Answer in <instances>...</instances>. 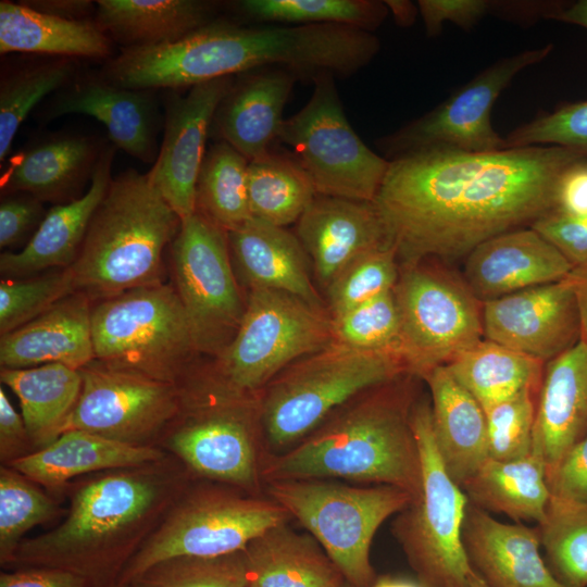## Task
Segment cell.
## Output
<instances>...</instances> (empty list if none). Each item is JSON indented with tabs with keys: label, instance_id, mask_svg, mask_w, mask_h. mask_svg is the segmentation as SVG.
Returning <instances> with one entry per match:
<instances>
[{
	"label": "cell",
	"instance_id": "45",
	"mask_svg": "<svg viewBox=\"0 0 587 587\" xmlns=\"http://www.w3.org/2000/svg\"><path fill=\"white\" fill-rule=\"evenodd\" d=\"M129 587H247L241 551L216 558L177 557L132 578Z\"/></svg>",
	"mask_w": 587,
	"mask_h": 587
},
{
	"label": "cell",
	"instance_id": "32",
	"mask_svg": "<svg viewBox=\"0 0 587 587\" xmlns=\"http://www.w3.org/2000/svg\"><path fill=\"white\" fill-rule=\"evenodd\" d=\"M96 4V22L125 48L174 42L217 20L213 1L100 0Z\"/></svg>",
	"mask_w": 587,
	"mask_h": 587
},
{
	"label": "cell",
	"instance_id": "56",
	"mask_svg": "<svg viewBox=\"0 0 587 587\" xmlns=\"http://www.w3.org/2000/svg\"><path fill=\"white\" fill-rule=\"evenodd\" d=\"M27 7L66 20H89L97 11L96 2L88 0H37L23 1Z\"/></svg>",
	"mask_w": 587,
	"mask_h": 587
},
{
	"label": "cell",
	"instance_id": "37",
	"mask_svg": "<svg viewBox=\"0 0 587 587\" xmlns=\"http://www.w3.org/2000/svg\"><path fill=\"white\" fill-rule=\"evenodd\" d=\"M247 187L251 217L278 227L298 222L317 195L292 154L274 149L249 162Z\"/></svg>",
	"mask_w": 587,
	"mask_h": 587
},
{
	"label": "cell",
	"instance_id": "34",
	"mask_svg": "<svg viewBox=\"0 0 587 587\" xmlns=\"http://www.w3.org/2000/svg\"><path fill=\"white\" fill-rule=\"evenodd\" d=\"M0 379L18 398L34 451L54 441L78 400L79 370L60 363L1 369Z\"/></svg>",
	"mask_w": 587,
	"mask_h": 587
},
{
	"label": "cell",
	"instance_id": "5",
	"mask_svg": "<svg viewBox=\"0 0 587 587\" xmlns=\"http://www.w3.org/2000/svg\"><path fill=\"white\" fill-rule=\"evenodd\" d=\"M404 371L398 355L333 340L267 384L261 404L265 435L274 447L303 439L336 408Z\"/></svg>",
	"mask_w": 587,
	"mask_h": 587
},
{
	"label": "cell",
	"instance_id": "50",
	"mask_svg": "<svg viewBox=\"0 0 587 587\" xmlns=\"http://www.w3.org/2000/svg\"><path fill=\"white\" fill-rule=\"evenodd\" d=\"M530 227L551 242L573 270L587 268V217H572L553 211Z\"/></svg>",
	"mask_w": 587,
	"mask_h": 587
},
{
	"label": "cell",
	"instance_id": "16",
	"mask_svg": "<svg viewBox=\"0 0 587 587\" xmlns=\"http://www.w3.org/2000/svg\"><path fill=\"white\" fill-rule=\"evenodd\" d=\"M551 51L552 45H546L499 60L438 107L382 138L378 145L391 160L426 149H505V139L491 125V109L522 70L542 61Z\"/></svg>",
	"mask_w": 587,
	"mask_h": 587
},
{
	"label": "cell",
	"instance_id": "43",
	"mask_svg": "<svg viewBox=\"0 0 587 587\" xmlns=\"http://www.w3.org/2000/svg\"><path fill=\"white\" fill-rule=\"evenodd\" d=\"M330 319L335 341L401 359V323L394 290Z\"/></svg>",
	"mask_w": 587,
	"mask_h": 587
},
{
	"label": "cell",
	"instance_id": "60",
	"mask_svg": "<svg viewBox=\"0 0 587 587\" xmlns=\"http://www.w3.org/2000/svg\"><path fill=\"white\" fill-rule=\"evenodd\" d=\"M370 587H424L419 580L384 575L375 578Z\"/></svg>",
	"mask_w": 587,
	"mask_h": 587
},
{
	"label": "cell",
	"instance_id": "40",
	"mask_svg": "<svg viewBox=\"0 0 587 587\" xmlns=\"http://www.w3.org/2000/svg\"><path fill=\"white\" fill-rule=\"evenodd\" d=\"M237 11L255 22L286 25L344 24L372 32L388 8L375 0H241Z\"/></svg>",
	"mask_w": 587,
	"mask_h": 587
},
{
	"label": "cell",
	"instance_id": "57",
	"mask_svg": "<svg viewBox=\"0 0 587 587\" xmlns=\"http://www.w3.org/2000/svg\"><path fill=\"white\" fill-rule=\"evenodd\" d=\"M570 277L574 284L580 319V340L587 344V268L573 270Z\"/></svg>",
	"mask_w": 587,
	"mask_h": 587
},
{
	"label": "cell",
	"instance_id": "10",
	"mask_svg": "<svg viewBox=\"0 0 587 587\" xmlns=\"http://www.w3.org/2000/svg\"><path fill=\"white\" fill-rule=\"evenodd\" d=\"M191 483L125 566L117 584L126 585L149 566L171 558H216L240 552L289 514L273 500L243 496L217 486Z\"/></svg>",
	"mask_w": 587,
	"mask_h": 587
},
{
	"label": "cell",
	"instance_id": "42",
	"mask_svg": "<svg viewBox=\"0 0 587 587\" xmlns=\"http://www.w3.org/2000/svg\"><path fill=\"white\" fill-rule=\"evenodd\" d=\"M538 528L553 576L566 587H587V503L551 496Z\"/></svg>",
	"mask_w": 587,
	"mask_h": 587
},
{
	"label": "cell",
	"instance_id": "28",
	"mask_svg": "<svg viewBox=\"0 0 587 587\" xmlns=\"http://www.w3.org/2000/svg\"><path fill=\"white\" fill-rule=\"evenodd\" d=\"M168 453L158 447H136L89 432H63L47 447L10 466L60 499L67 484L95 473L159 461Z\"/></svg>",
	"mask_w": 587,
	"mask_h": 587
},
{
	"label": "cell",
	"instance_id": "53",
	"mask_svg": "<svg viewBox=\"0 0 587 587\" xmlns=\"http://www.w3.org/2000/svg\"><path fill=\"white\" fill-rule=\"evenodd\" d=\"M34 452V448L24 423L9 401L3 388H0V462L10 465Z\"/></svg>",
	"mask_w": 587,
	"mask_h": 587
},
{
	"label": "cell",
	"instance_id": "3",
	"mask_svg": "<svg viewBox=\"0 0 587 587\" xmlns=\"http://www.w3.org/2000/svg\"><path fill=\"white\" fill-rule=\"evenodd\" d=\"M387 384L321 424L289 451L267 460L263 477L342 478L394 486L415 497L421 458L411 424L413 403L405 391L385 388Z\"/></svg>",
	"mask_w": 587,
	"mask_h": 587
},
{
	"label": "cell",
	"instance_id": "7",
	"mask_svg": "<svg viewBox=\"0 0 587 587\" xmlns=\"http://www.w3.org/2000/svg\"><path fill=\"white\" fill-rule=\"evenodd\" d=\"M411 424L421 458V487L399 512L394 532L424 587H469L475 571L462 540L469 507L435 442L428 400L413 403Z\"/></svg>",
	"mask_w": 587,
	"mask_h": 587
},
{
	"label": "cell",
	"instance_id": "4",
	"mask_svg": "<svg viewBox=\"0 0 587 587\" xmlns=\"http://www.w3.org/2000/svg\"><path fill=\"white\" fill-rule=\"evenodd\" d=\"M182 221L149 179L133 168L112 178L76 260V291L97 302L164 283L163 252Z\"/></svg>",
	"mask_w": 587,
	"mask_h": 587
},
{
	"label": "cell",
	"instance_id": "8",
	"mask_svg": "<svg viewBox=\"0 0 587 587\" xmlns=\"http://www.w3.org/2000/svg\"><path fill=\"white\" fill-rule=\"evenodd\" d=\"M267 492L307 528L345 582L355 587H370L376 578L370 550L377 529L412 500L394 486L354 487L325 479L271 480Z\"/></svg>",
	"mask_w": 587,
	"mask_h": 587
},
{
	"label": "cell",
	"instance_id": "63",
	"mask_svg": "<svg viewBox=\"0 0 587 587\" xmlns=\"http://www.w3.org/2000/svg\"><path fill=\"white\" fill-rule=\"evenodd\" d=\"M111 587H129V586H128L127 584H126V585H123V584H117V583H116L115 585H113V586H111Z\"/></svg>",
	"mask_w": 587,
	"mask_h": 587
},
{
	"label": "cell",
	"instance_id": "22",
	"mask_svg": "<svg viewBox=\"0 0 587 587\" xmlns=\"http://www.w3.org/2000/svg\"><path fill=\"white\" fill-rule=\"evenodd\" d=\"M86 114L107 128L114 147L145 163L158 157V110L152 90L114 85L101 76L73 82L63 88L45 115Z\"/></svg>",
	"mask_w": 587,
	"mask_h": 587
},
{
	"label": "cell",
	"instance_id": "6",
	"mask_svg": "<svg viewBox=\"0 0 587 587\" xmlns=\"http://www.w3.org/2000/svg\"><path fill=\"white\" fill-rule=\"evenodd\" d=\"M91 333L95 360L177 385L198 352L183 303L167 283L93 302Z\"/></svg>",
	"mask_w": 587,
	"mask_h": 587
},
{
	"label": "cell",
	"instance_id": "51",
	"mask_svg": "<svg viewBox=\"0 0 587 587\" xmlns=\"http://www.w3.org/2000/svg\"><path fill=\"white\" fill-rule=\"evenodd\" d=\"M416 5L429 36L437 35L447 21L471 28L495 8L486 0H419Z\"/></svg>",
	"mask_w": 587,
	"mask_h": 587
},
{
	"label": "cell",
	"instance_id": "30",
	"mask_svg": "<svg viewBox=\"0 0 587 587\" xmlns=\"http://www.w3.org/2000/svg\"><path fill=\"white\" fill-rule=\"evenodd\" d=\"M227 237L230 258L249 289L284 291L323 308L310 278V259L297 235L251 217Z\"/></svg>",
	"mask_w": 587,
	"mask_h": 587
},
{
	"label": "cell",
	"instance_id": "12",
	"mask_svg": "<svg viewBox=\"0 0 587 587\" xmlns=\"http://www.w3.org/2000/svg\"><path fill=\"white\" fill-rule=\"evenodd\" d=\"M335 78L325 74L313 82L309 101L285 118L278 139L290 148L319 195L373 202L390 161L353 130Z\"/></svg>",
	"mask_w": 587,
	"mask_h": 587
},
{
	"label": "cell",
	"instance_id": "59",
	"mask_svg": "<svg viewBox=\"0 0 587 587\" xmlns=\"http://www.w3.org/2000/svg\"><path fill=\"white\" fill-rule=\"evenodd\" d=\"M391 10L396 21L401 25H409L414 21L416 10L409 1H384Z\"/></svg>",
	"mask_w": 587,
	"mask_h": 587
},
{
	"label": "cell",
	"instance_id": "48",
	"mask_svg": "<svg viewBox=\"0 0 587 587\" xmlns=\"http://www.w3.org/2000/svg\"><path fill=\"white\" fill-rule=\"evenodd\" d=\"M538 145L587 151V100L563 104L551 113L519 126L505 138V148Z\"/></svg>",
	"mask_w": 587,
	"mask_h": 587
},
{
	"label": "cell",
	"instance_id": "17",
	"mask_svg": "<svg viewBox=\"0 0 587 587\" xmlns=\"http://www.w3.org/2000/svg\"><path fill=\"white\" fill-rule=\"evenodd\" d=\"M482 316L485 339L545 364L580 340L579 310L570 275L487 300Z\"/></svg>",
	"mask_w": 587,
	"mask_h": 587
},
{
	"label": "cell",
	"instance_id": "25",
	"mask_svg": "<svg viewBox=\"0 0 587 587\" xmlns=\"http://www.w3.org/2000/svg\"><path fill=\"white\" fill-rule=\"evenodd\" d=\"M114 151L113 145L103 148L90 185L80 197L52 207L21 250L1 254L0 271L5 278L33 276L74 263L90 221L112 180Z\"/></svg>",
	"mask_w": 587,
	"mask_h": 587
},
{
	"label": "cell",
	"instance_id": "33",
	"mask_svg": "<svg viewBox=\"0 0 587 587\" xmlns=\"http://www.w3.org/2000/svg\"><path fill=\"white\" fill-rule=\"evenodd\" d=\"M27 52L58 58H108L110 37L96 21L66 20L26 4L0 2V53Z\"/></svg>",
	"mask_w": 587,
	"mask_h": 587
},
{
	"label": "cell",
	"instance_id": "26",
	"mask_svg": "<svg viewBox=\"0 0 587 587\" xmlns=\"http://www.w3.org/2000/svg\"><path fill=\"white\" fill-rule=\"evenodd\" d=\"M92 302L76 291L0 338L1 369L60 363L80 370L95 360Z\"/></svg>",
	"mask_w": 587,
	"mask_h": 587
},
{
	"label": "cell",
	"instance_id": "20",
	"mask_svg": "<svg viewBox=\"0 0 587 587\" xmlns=\"http://www.w3.org/2000/svg\"><path fill=\"white\" fill-rule=\"evenodd\" d=\"M296 235L325 287L361 254L391 245L373 202L319 193L297 222Z\"/></svg>",
	"mask_w": 587,
	"mask_h": 587
},
{
	"label": "cell",
	"instance_id": "23",
	"mask_svg": "<svg viewBox=\"0 0 587 587\" xmlns=\"http://www.w3.org/2000/svg\"><path fill=\"white\" fill-rule=\"evenodd\" d=\"M298 79L282 67L238 75L213 120L220 139L249 162L267 154L279 137L284 108Z\"/></svg>",
	"mask_w": 587,
	"mask_h": 587
},
{
	"label": "cell",
	"instance_id": "54",
	"mask_svg": "<svg viewBox=\"0 0 587 587\" xmlns=\"http://www.w3.org/2000/svg\"><path fill=\"white\" fill-rule=\"evenodd\" d=\"M554 212L587 217V158L571 164L560 176L554 196Z\"/></svg>",
	"mask_w": 587,
	"mask_h": 587
},
{
	"label": "cell",
	"instance_id": "15",
	"mask_svg": "<svg viewBox=\"0 0 587 587\" xmlns=\"http://www.w3.org/2000/svg\"><path fill=\"white\" fill-rule=\"evenodd\" d=\"M82 389L63 432L79 429L136 447H157L182 403V386L97 360L79 370Z\"/></svg>",
	"mask_w": 587,
	"mask_h": 587
},
{
	"label": "cell",
	"instance_id": "24",
	"mask_svg": "<svg viewBox=\"0 0 587 587\" xmlns=\"http://www.w3.org/2000/svg\"><path fill=\"white\" fill-rule=\"evenodd\" d=\"M587 436V344L547 362L536 400L533 450L546 474Z\"/></svg>",
	"mask_w": 587,
	"mask_h": 587
},
{
	"label": "cell",
	"instance_id": "19",
	"mask_svg": "<svg viewBox=\"0 0 587 587\" xmlns=\"http://www.w3.org/2000/svg\"><path fill=\"white\" fill-rule=\"evenodd\" d=\"M564 255L539 233L523 227L492 237L464 260L463 279L482 302L566 278Z\"/></svg>",
	"mask_w": 587,
	"mask_h": 587
},
{
	"label": "cell",
	"instance_id": "2",
	"mask_svg": "<svg viewBox=\"0 0 587 587\" xmlns=\"http://www.w3.org/2000/svg\"><path fill=\"white\" fill-rule=\"evenodd\" d=\"M192 478L171 454L79 477L63 491L68 498L63 520L25 538L4 570L54 567L92 587H111Z\"/></svg>",
	"mask_w": 587,
	"mask_h": 587
},
{
	"label": "cell",
	"instance_id": "46",
	"mask_svg": "<svg viewBox=\"0 0 587 587\" xmlns=\"http://www.w3.org/2000/svg\"><path fill=\"white\" fill-rule=\"evenodd\" d=\"M76 292L70 267L42 275L0 282V335L38 317L63 298Z\"/></svg>",
	"mask_w": 587,
	"mask_h": 587
},
{
	"label": "cell",
	"instance_id": "31",
	"mask_svg": "<svg viewBox=\"0 0 587 587\" xmlns=\"http://www.w3.org/2000/svg\"><path fill=\"white\" fill-rule=\"evenodd\" d=\"M241 554L247 587H340L345 582L320 544L286 522L252 539Z\"/></svg>",
	"mask_w": 587,
	"mask_h": 587
},
{
	"label": "cell",
	"instance_id": "52",
	"mask_svg": "<svg viewBox=\"0 0 587 587\" xmlns=\"http://www.w3.org/2000/svg\"><path fill=\"white\" fill-rule=\"evenodd\" d=\"M546 475L552 497L587 503V436Z\"/></svg>",
	"mask_w": 587,
	"mask_h": 587
},
{
	"label": "cell",
	"instance_id": "35",
	"mask_svg": "<svg viewBox=\"0 0 587 587\" xmlns=\"http://www.w3.org/2000/svg\"><path fill=\"white\" fill-rule=\"evenodd\" d=\"M462 489L472 504L487 512L538 525L551 498L546 465L534 452L512 461L489 458Z\"/></svg>",
	"mask_w": 587,
	"mask_h": 587
},
{
	"label": "cell",
	"instance_id": "18",
	"mask_svg": "<svg viewBox=\"0 0 587 587\" xmlns=\"http://www.w3.org/2000/svg\"><path fill=\"white\" fill-rule=\"evenodd\" d=\"M234 80L235 76H225L192 86L185 96L168 97L163 140L147 174L182 222L196 212V187L207 138Z\"/></svg>",
	"mask_w": 587,
	"mask_h": 587
},
{
	"label": "cell",
	"instance_id": "29",
	"mask_svg": "<svg viewBox=\"0 0 587 587\" xmlns=\"http://www.w3.org/2000/svg\"><path fill=\"white\" fill-rule=\"evenodd\" d=\"M103 149L90 136L58 134L23 149L1 176L2 195L27 192L45 201H71L91 180Z\"/></svg>",
	"mask_w": 587,
	"mask_h": 587
},
{
	"label": "cell",
	"instance_id": "38",
	"mask_svg": "<svg viewBox=\"0 0 587 587\" xmlns=\"http://www.w3.org/2000/svg\"><path fill=\"white\" fill-rule=\"evenodd\" d=\"M249 161L220 140L207 151L196 187V211L232 232L251 218L248 200Z\"/></svg>",
	"mask_w": 587,
	"mask_h": 587
},
{
	"label": "cell",
	"instance_id": "61",
	"mask_svg": "<svg viewBox=\"0 0 587 587\" xmlns=\"http://www.w3.org/2000/svg\"><path fill=\"white\" fill-rule=\"evenodd\" d=\"M469 587H489L483 578L475 572L473 577L471 578L470 586Z\"/></svg>",
	"mask_w": 587,
	"mask_h": 587
},
{
	"label": "cell",
	"instance_id": "44",
	"mask_svg": "<svg viewBox=\"0 0 587 587\" xmlns=\"http://www.w3.org/2000/svg\"><path fill=\"white\" fill-rule=\"evenodd\" d=\"M400 274L396 248L365 252L345 266L326 287L330 316L394 290Z\"/></svg>",
	"mask_w": 587,
	"mask_h": 587
},
{
	"label": "cell",
	"instance_id": "62",
	"mask_svg": "<svg viewBox=\"0 0 587 587\" xmlns=\"http://www.w3.org/2000/svg\"><path fill=\"white\" fill-rule=\"evenodd\" d=\"M340 587H355L347 582H344Z\"/></svg>",
	"mask_w": 587,
	"mask_h": 587
},
{
	"label": "cell",
	"instance_id": "11",
	"mask_svg": "<svg viewBox=\"0 0 587 587\" xmlns=\"http://www.w3.org/2000/svg\"><path fill=\"white\" fill-rule=\"evenodd\" d=\"M179 412L158 448L179 460L192 476L242 490L259 476L249 419V398L227 394L207 376L182 384Z\"/></svg>",
	"mask_w": 587,
	"mask_h": 587
},
{
	"label": "cell",
	"instance_id": "13",
	"mask_svg": "<svg viewBox=\"0 0 587 587\" xmlns=\"http://www.w3.org/2000/svg\"><path fill=\"white\" fill-rule=\"evenodd\" d=\"M394 288L401 323V359L423 377L484 338L482 305L463 278L442 268L403 264Z\"/></svg>",
	"mask_w": 587,
	"mask_h": 587
},
{
	"label": "cell",
	"instance_id": "14",
	"mask_svg": "<svg viewBox=\"0 0 587 587\" xmlns=\"http://www.w3.org/2000/svg\"><path fill=\"white\" fill-rule=\"evenodd\" d=\"M174 287L198 352L216 354L235 336L242 302L232 268L227 232L196 211L171 243Z\"/></svg>",
	"mask_w": 587,
	"mask_h": 587
},
{
	"label": "cell",
	"instance_id": "58",
	"mask_svg": "<svg viewBox=\"0 0 587 587\" xmlns=\"http://www.w3.org/2000/svg\"><path fill=\"white\" fill-rule=\"evenodd\" d=\"M548 18L577 25L587 29V0H578L571 4H560Z\"/></svg>",
	"mask_w": 587,
	"mask_h": 587
},
{
	"label": "cell",
	"instance_id": "1",
	"mask_svg": "<svg viewBox=\"0 0 587 587\" xmlns=\"http://www.w3.org/2000/svg\"><path fill=\"white\" fill-rule=\"evenodd\" d=\"M585 158L561 146L420 150L389 160L373 203L403 264L465 258L553 212L560 176Z\"/></svg>",
	"mask_w": 587,
	"mask_h": 587
},
{
	"label": "cell",
	"instance_id": "9",
	"mask_svg": "<svg viewBox=\"0 0 587 587\" xmlns=\"http://www.w3.org/2000/svg\"><path fill=\"white\" fill-rule=\"evenodd\" d=\"M333 340L323 308L284 291L250 289L239 327L207 376L227 394L249 398L291 362Z\"/></svg>",
	"mask_w": 587,
	"mask_h": 587
},
{
	"label": "cell",
	"instance_id": "47",
	"mask_svg": "<svg viewBox=\"0 0 587 587\" xmlns=\"http://www.w3.org/2000/svg\"><path fill=\"white\" fill-rule=\"evenodd\" d=\"M537 396L524 391L485 409L490 459L512 461L532 453Z\"/></svg>",
	"mask_w": 587,
	"mask_h": 587
},
{
	"label": "cell",
	"instance_id": "27",
	"mask_svg": "<svg viewBox=\"0 0 587 587\" xmlns=\"http://www.w3.org/2000/svg\"><path fill=\"white\" fill-rule=\"evenodd\" d=\"M422 378L430 392L438 453L450 477L462 488L489 459L485 410L447 365L432 369Z\"/></svg>",
	"mask_w": 587,
	"mask_h": 587
},
{
	"label": "cell",
	"instance_id": "41",
	"mask_svg": "<svg viewBox=\"0 0 587 587\" xmlns=\"http://www.w3.org/2000/svg\"><path fill=\"white\" fill-rule=\"evenodd\" d=\"M61 501L18 471L0 466V565L7 569L38 525L65 515Z\"/></svg>",
	"mask_w": 587,
	"mask_h": 587
},
{
	"label": "cell",
	"instance_id": "49",
	"mask_svg": "<svg viewBox=\"0 0 587 587\" xmlns=\"http://www.w3.org/2000/svg\"><path fill=\"white\" fill-rule=\"evenodd\" d=\"M47 212L43 202L27 192L2 195L0 203V247L8 249L30 240Z\"/></svg>",
	"mask_w": 587,
	"mask_h": 587
},
{
	"label": "cell",
	"instance_id": "55",
	"mask_svg": "<svg viewBox=\"0 0 587 587\" xmlns=\"http://www.w3.org/2000/svg\"><path fill=\"white\" fill-rule=\"evenodd\" d=\"M0 587H92L84 577L54 567L30 566L4 570Z\"/></svg>",
	"mask_w": 587,
	"mask_h": 587
},
{
	"label": "cell",
	"instance_id": "21",
	"mask_svg": "<svg viewBox=\"0 0 587 587\" xmlns=\"http://www.w3.org/2000/svg\"><path fill=\"white\" fill-rule=\"evenodd\" d=\"M462 540L471 566L489 587H566L540 554L538 527L499 522L470 502Z\"/></svg>",
	"mask_w": 587,
	"mask_h": 587
},
{
	"label": "cell",
	"instance_id": "39",
	"mask_svg": "<svg viewBox=\"0 0 587 587\" xmlns=\"http://www.w3.org/2000/svg\"><path fill=\"white\" fill-rule=\"evenodd\" d=\"M76 73L73 58L27 64L2 74L0 82V162L8 157L17 129L48 95L71 85Z\"/></svg>",
	"mask_w": 587,
	"mask_h": 587
},
{
	"label": "cell",
	"instance_id": "36",
	"mask_svg": "<svg viewBox=\"0 0 587 587\" xmlns=\"http://www.w3.org/2000/svg\"><path fill=\"white\" fill-rule=\"evenodd\" d=\"M446 365L484 410L524 391L538 392L545 369L544 362L485 338Z\"/></svg>",
	"mask_w": 587,
	"mask_h": 587
}]
</instances>
